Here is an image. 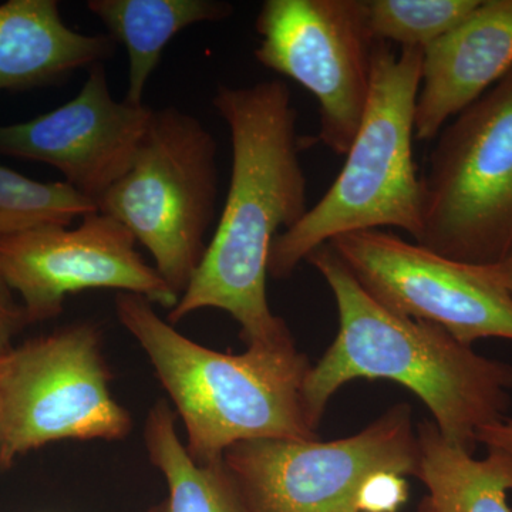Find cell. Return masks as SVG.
I'll return each mask as SVG.
<instances>
[{"instance_id": "1", "label": "cell", "mask_w": 512, "mask_h": 512, "mask_svg": "<svg viewBox=\"0 0 512 512\" xmlns=\"http://www.w3.org/2000/svg\"><path fill=\"white\" fill-rule=\"evenodd\" d=\"M212 104L231 134V181L215 234L168 322L221 309L247 346L289 345L295 340L269 308L266 276L276 235L308 211L298 110L282 80L218 86Z\"/></svg>"}, {"instance_id": "2", "label": "cell", "mask_w": 512, "mask_h": 512, "mask_svg": "<svg viewBox=\"0 0 512 512\" xmlns=\"http://www.w3.org/2000/svg\"><path fill=\"white\" fill-rule=\"evenodd\" d=\"M306 262L325 279L339 315L338 335L303 384L313 429L340 387L386 379L416 394L444 439L474 454L480 430L504 419L510 407L512 366L478 355L434 323L384 308L332 245L316 249Z\"/></svg>"}, {"instance_id": "3", "label": "cell", "mask_w": 512, "mask_h": 512, "mask_svg": "<svg viewBox=\"0 0 512 512\" xmlns=\"http://www.w3.org/2000/svg\"><path fill=\"white\" fill-rule=\"evenodd\" d=\"M116 312L180 414L197 463H215L242 441L318 439L303 402L312 365L295 342L229 355L185 338L144 296L117 293Z\"/></svg>"}, {"instance_id": "4", "label": "cell", "mask_w": 512, "mask_h": 512, "mask_svg": "<svg viewBox=\"0 0 512 512\" xmlns=\"http://www.w3.org/2000/svg\"><path fill=\"white\" fill-rule=\"evenodd\" d=\"M423 50L376 42L365 116L345 165L322 198L276 235L268 274L288 279L316 249L340 235L392 227L419 238L423 178L413 160L414 117Z\"/></svg>"}, {"instance_id": "5", "label": "cell", "mask_w": 512, "mask_h": 512, "mask_svg": "<svg viewBox=\"0 0 512 512\" xmlns=\"http://www.w3.org/2000/svg\"><path fill=\"white\" fill-rule=\"evenodd\" d=\"M218 194L217 140L197 117L168 106L153 109L133 163L97 208L148 249L181 298L207 251Z\"/></svg>"}, {"instance_id": "6", "label": "cell", "mask_w": 512, "mask_h": 512, "mask_svg": "<svg viewBox=\"0 0 512 512\" xmlns=\"http://www.w3.org/2000/svg\"><path fill=\"white\" fill-rule=\"evenodd\" d=\"M416 244L461 264L512 251V70L437 136Z\"/></svg>"}, {"instance_id": "7", "label": "cell", "mask_w": 512, "mask_h": 512, "mask_svg": "<svg viewBox=\"0 0 512 512\" xmlns=\"http://www.w3.org/2000/svg\"><path fill=\"white\" fill-rule=\"evenodd\" d=\"M101 333L74 323L0 357V467L62 440H121L131 416L110 392Z\"/></svg>"}, {"instance_id": "8", "label": "cell", "mask_w": 512, "mask_h": 512, "mask_svg": "<svg viewBox=\"0 0 512 512\" xmlns=\"http://www.w3.org/2000/svg\"><path fill=\"white\" fill-rule=\"evenodd\" d=\"M222 461L245 512H360L370 478L416 476L419 440L412 407L400 403L355 436L242 441Z\"/></svg>"}, {"instance_id": "9", "label": "cell", "mask_w": 512, "mask_h": 512, "mask_svg": "<svg viewBox=\"0 0 512 512\" xmlns=\"http://www.w3.org/2000/svg\"><path fill=\"white\" fill-rule=\"evenodd\" d=\"M259 64L318 101L319 141L346 156L369 101L376 40L363 0H266L255 20Z\"/></svg>"}, {"instance_id": "10", "label": "cell", "mask_w": 512, "mask_h": 512, "mask_svg": "<svg viewBox=\"0 0 512 512\" xmlns=\"http://www.w3.org/2000/svg\"><path fill=\"white\" fill-rule=\"evenodd\" d=\"M329 244L389 311L434 323L467 346L512 340V298L483 266L444 258L382 229L340 235Z\"/></svg>"}, {"instance_id": "11", "label": "cell", "mask_w": 512, "mask_h": 512, "mask_svg": "<svg viewBox=\"0 0 512 512\" xmlns=\"http://www.w3.org/2000/svg\"><path fill=\"white\" fill-rule=\"evenodd\" d=\"M136 244L123 224L97 211L77 228L47 225L0 238V269L28 325L56 318L67 295L87 289L136 293L171 311L180 296Z\"/></svg>"}, {"instance_id": "12", "label": "cell", "mask_w": 512, "mask_h": 512, "mask_svg": "<svg viewBox=\"0 0 512 512\" xmlns=\"http://www.w3.org/2000/svg\"><path fill=\"white\" fill-rule=\"evenodd\" d=\"M89 70L82 90L63 106L0 126V156L56 168L97 205L133 163L153 109L114 100L104 63Z\"/></svg>"}, {"instance_id": "13", "label": "cell", "mask_w": 512, "mask_h": 512, "mask_svg": "<svg viewBox=\"0 0 512 512\" xmlns=\"http://www.w3.org/2000/svg\"><path fill=\"white\" fill-rule=\"evenodd\" d=\"M512 70V0L476 9L423 52L414 138H437Z\"/></svg>"}, {"instance_id": "14", "label": "cell", "mask_w": 512, "mask_h": 512, "mask_svg": "<svg viewBox=\"0 0 512 512\" xmlns=\"http://www.w3.org/2000/svg\"><path fill=\"white\" fill-rule=\"evenodd\" d=\"M109 35L67 26L57 0H9L0 5V90L56 86L116 53Z\"/></svg>"}, {"instance_id": "15", "label": "cell", "mask_w": 512, "mask_h": 512, "mask_svg": "<svg viewBox=\"0 0 512 512\" xmlns=\"http://www.w3.org/2000/svg\"><path fill=\"white\" fill-rule=\"evenodd\" d=\"M419 466L416 477L427 494L416 512H512V458L494 448L477 460L444 439L433 421L417 426Z\"/></svg>"}, {"instance_id": "16", "label": "cell", "mask_w": 512, "mask_h": 512, "mask_svg": "<svg viewBox=\"0 0 512 512\" xmlns=\"http://www.w3.org/2000/svg\"><path fill=\"white\" fill-rule=\"evenodd\" d=\"M87 9L99 18L116 43L126 47L130 72L126 101L140 106L151 74L165 46L197 23L231 18L234 6L222 0H89Z\"/></svg>"}, {"instance_id": "17", "label": "cell", "mask_w": 512, "mask_h": 512, "mask_svg": "<svg viewBox=\"0 0 512 512\" xmlns=\"http://www.w3.org/2000/svg\"><path fill=\"white\" fill-rule=\"evenodd\" d=\"M144 443L168 488L167 498L151 512H245L222 458L200 464L190 456L167 400H158L148 412Z\"/></svg>"}, {"instance_id": "18", "label": "cell", "mask_w": 512, "mask_h": 512, "mask_svg": "<svg viewBox=\"0 0 512 512\" xmlns=\"http://www.w3.org/2000/svg\"><path fill=\"white\" fill-rule=\"evenodd\" d=\"M97 211L66 181L40 183L0 165V238L47 225L69 227Z\"/></svg>"}, {"instance_id": "19", "label": "cell", "mask_w": 512, "mask_h": 512, "mask_svg": "<svg viewBox=\"0 0 512 512\" xmlns=\"http://www.w3.org/2000/svg\"><path fill=\"white\" fill-rule=\"evenodd\" d=\"M480 0H369L367 25L376 42L426 50L477 8Z\"/></svg>"}, {"instance_id": "20", "label": "cell", "mask_w": 512, "mask_h": 512, "mask_svg": "<svg viewBox=\"0 0 512 512\" xmlns=\"http://www.w3.org/2000/svg\"><path fill=\"white\" fill-rule=\"evenodd\" d=\"M409 500V485L397 474H377L360 494V512H399Z\"/></svg>"}, {"instance_id": "21", "label": "cell", "mask_w": 512, "mask_h": 512, "mask_svg": "<svg viewBox=\"0 0 512 512\" xmlns=\"http://www.w3.org/2000/svg\"><path fill=\"white\" fill-rule=\"evenodd\" d=\"M28 325L22 303L16 301L2 269H0V357L8 355L15 348L13 340Z\"/></svg>"}, {"instance_id": "22", "label": "cell", "mask_w": 512, "mask_h": 512, "mask_svg": "<svg viewBox=\"0 0 512 512\" xmlns=\"http://www.w3.org/2000/svg\"><path fill=\"white\" fill-rule=\"evenodd\" d=\"M477 443L483 444L485 448L503 451L512 458V419L504 417L497 423L484 427L477 434Z\"/></svg>"}, {"instance_id": "23", "label": "cell", "mask_w": 512, "mask_h": 512, "mask_svg": "<svg viewBox=\"0 0 512 512\" xmlns=\"http://www.w3.org/2000/svg\"><path fill=\"white\" fill-rule=\"evenodd\" d=\"M483 268L497 284L503 286L505 291H507L508 295L512 298V251L500 264L483 266Z\"/></svg>"}]
</instances>
